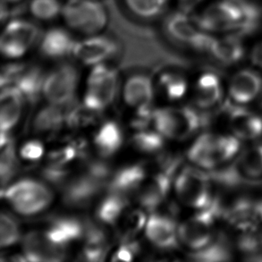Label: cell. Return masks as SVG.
I'll return each mask as SVG.
<instances>
[{"mask_svg": "<svg viewBox=\"0 0 262 262\" xmlns=\"http://www.w3.org/2000/svg\"><path fill=\"white\" fill-rule=\"evenodd\" d=\"M240 150V140L233 135L205 134L188 150V158L196 167L212 170L229 162Z\"/></svg>", "mask_w": 262, "mask_h": 262, "instance_id": "1", "label": "cell"}, {"mask_svg": "<svg viewBox=\"0 0 262 262\" xmlns=\"http://www.w3.org/2000/svg\"><path fill=\"white\" fill-rule=\"evenodd\" d=\"M61 15L69 28L87 36L99 34L108 21L106 8L99 0H68Z\"/></svg>", "mask_w": 262, "mask_h": 262, "instance_id": "2", "label": "cell"}, {"mask_svg": "<svg viewBox=\"0 0 262 262\" xmlns=\"http://www.w3.org/2000/svg\"><path fill=\"white\" fill-rule=\"evenodd\" d=\"M2 197L13 209L25 216L35 215L48 208L52 193L45 184L32 179H25L2 190Z\"/></svg>", "mask_w": 262, "mask_h": 262, "instance_id": "3", "label": "cell"}, {"mask_svg": "<svg viewBox=\"0 0 262 262\" xmlns=\"http://www.w3.org/2000/svg\"><path fill=\"white\" fill-rule=\"evenodd\" d=\"M174 189L178 198L185 205L200 210L211 205V181L202 168H184L176 178Z\"/></svg>", "mask_w": 262, "mask_h": 262, "instance_id": "4", "label": "cell"}, {"mask_svg": "<svg viewBox=\"0 0 262 262\" xmlns=\"http://www.w3.org/2000/svg\"><path fill=\"white\" fill-rule=\"evenodd\" d=\"M110 177V168L106 164H91L83 174L75 177L67 184L64 201L71 206L86 205L108 184Z\"/></svg>", "mask_w": 262, "mask_h": 262, "instance_id": "5", "label": "cell"}, {"mask_svg": "<svg viewBox=\"0 0 262 262\" xmlns=\"http://www.w3.org/2000/svg\"><path fill=\"white\" fill-rule=\"evenodd\" d=\"M164 28L167 36L176 42L202 51L209 50L214 38L201 27L197 17L182 10L169 14L165 20Z\"/></svg>", "mask_w": 262, "mask_h": 262, "instance_id": "6", "label": "cell"}, {"mask_svg": "<svg viewBox=\"0 0 262 262\" xmlns=\"http://www.w3.org/2000/svg\"><path fill=\"white\" fill-rule=\"evenodd\" d=\"M153 124L164 137L182 141L198 130L201 118L190 107L163 108L155 111Z\"/></svg>", "mask_w": 262, "mask_h": 262, "instance_id": "7", "label": "cell"}, {"mask_svg": "<svg viewBox=\"0 0 262 262\" xmlns=\"http://www.w3.org/2000/svg\"><path fill=\"white\" fill-rule=\"evenodd\" d=\"M39 36L40 30L35 24L23 18H14L7 21L0 38L1 53L9 59L24 57Z\"/></svg>", "mask_w": 262, "mask_h": 262, "instance_id": "8", "label": "cell"}, {"mask_svg": "<svg viewBox=\"0 0 262 262\" xmlns=\"http://www.w3.org/2000/svg\"><path fill=\"white\" fill-rule=\"evenodd\" d=\"M118 75L114 68L106 64L93 67L88 78V90L84 97V106L95 112L106 108L115 99Z\"/></svg>", "mask_w": 262, "mask_h": 262, "instance_id": "9", "label": "cell"}, {"mask_svg": "<svg viewBox=\"0 0 262 262\" xmlns=\"http://www.w3.org/2000/svg\"><path fill=\"white\" fill-rule=\"evenodd\" d=\"M240 4L233 0H221L209 5L197 17L207 32H234L241 20Z\"/></svg>", "mask_w": 262, "mask_h": 262, "instance_id": "10", "label": "cell"}, {"mask_svg": "<svg viewBox=\"0 0 262 262\" xmlns=\"http://www.w3.org/2000/svg\"><path fill=\"white\" fill-rule=\"evenodd\" d=\"M77 82L76 68L72 64H62L46 75L43 95L50 104L63 106L73 100Z\"/></svg>", "mask_w": 262, "mask_h": 262, "instance_id": "11", "label": "cell"}, {"mask_svg": "<svg viewBox=\"0 0 262 262\" xmlns=\"http://www.w3.org/2000/svg\"><path fill=\"white\" fill-rule=\"evenodd\" d=\"M213 217L211 210L201 209L178 227V237L188 248L198 252L209 246L213 238Z\"/></svg>", "mask_w": 262, "mask_h": 262, "instance_id": "12", "label": "cell"}, {"mask_svg": "<svg viewBox=\"0 0 262 262\" xmlns=\"http://www.w3.org/2000/svg\"><path fill=\"white\" fill-rule=\"evenodd\" d=\"M118 45L107 36H88L85 39L76 41L73 55L86 66L101 64L117 54Z\"/></svg>", "mask_w": 262, "mask_h": 262, "instance_id": "13", "label": "cell"}, {"mask_svg": "<svg viewBox=\"0 0 262 262\" xmlns=\"http://www.w3.org/2000/svg\"><path fill=\"white\" fill-rule=\"evenodd\" d=\"M25 259L32 262H57L64 259V248L55 245L47 237L45 232L26 234L24 243Z\"/></svg>", "mask_w": 262, "mask_h": 262, "instance_id": "14", "label": "cell"}, {"mask_svg": "<svg viewBox=\"0 0 262 262\" xmlns=\"http://www.w3.org/2000/svg\"><path fill=\"white\" fill-rule=\"evenodd\" d=\"M174 174L161 170L150 178L146 177L138 191L137 198L141 205L149 211H152L164 202L170 190L172 177Z\"/></svg>", "mask_w": 262, "mask_h": 262, "instance_id": "15", "label": "cell"}, {"mask_svg": "<svg viewBox=\"0 0 262 262\" xmlns=\"http://www.w3.org/2000/svg\"><path fill=\"white\" fill-rule=\"evenodd\" d=\"M262 91V79L255 71L245 69L231 78L228 92L234 102L245 105L258 98Z\"/></svg>", "mask_w": 262, "mask_h": 262, "instance_id": "16", "label": "cell"}, {"mask_svg": "<svg viewBox=\"0 0 262 262\" xmlns=\"http://www.w3.org/2000/svg\"><path fill=\"white\" fill-rule=\"evenodd\" d=\"M147 237L159 248H174L179 240L178 227L171 217L160 214H152L147 220Z\"/></svg>", "mask_w": 262, "mask_h": 262, "instance_id": "17", "label": "cell"}, {"mask_svg": "<svg viewBox=\"0 0 262 262\" xmlns=\"http://www.w3.org/2000/svg\"><path fill=\"white\" fill-rule=\"evenodd\" d=\"M75 43L76 40L68 30L54 27L43 34L39 50L44 57L53 59L63 58L73 55Z\"/></svg>", "mask_w": 262, "mask_h": 262, "instance_id": "18", "label": "cell"}, {"mask_svg": "<svg viewBox=\"0 0 262 262\" xmlns=\"http://www.w3.org/2000/svg\"><path fill=\"white\" fill-rule=\"evenodd\" d=\"M25 97L16 86H6L0 95V126L1 131H10L21 116Z\"/></svg>", "mask_w": 262, "mask_h": 262, "instance_id": "19", "label": "cell"}, {"mask_svg": "<svg viewBox=\"0 0 262 262\" xmlns=\"http://www.w3.org/2000/svg\"><path fill=\"white\" fill-rule=\"evenodd\" d=\"M87 225L77 219L62 217L54 220L46 231L47 237L55 245L66 248L72 242L84 237Z\"/></svg>", "mask_w": 262, "mask_h": 262, "instance_id": "20", "label": "cell"}, {"mask_svg": "<svg viewBox=\"0 0 262 262\" xmlns=\"http://www.w3.org/2000/svg\"><path fill=\"white\" fill-rule=\"evenodd\" d=\"M208 51L212 54L216 60L223 64H235L241 60L245 55L243 37L230 32V34L220 38H213Z\"/></svg>", "mask_w": 262, "mask_h": 262, "instance_id": "21", "label": "cell"}, {"mask_svg": "<svg viewBox=\"0 0 262 262\" xmlns=\"http://www.w3.org/2000/svg\"><path fill=\"white\" fill-rule=\"evenodd\" d=\"M231 135L240 141H252L262 135V118L257 114L239 110L229 117Z\"/></svg>", "mask_w": 262, "mask_h": 262, "instance_id": "22", "label": "cell"}, {"mask_svg": "<svg viewBox=\"0 0 262 262\" xmlns=\"http://www.w3.org/2000/svg\"><path fill=\"white\" fill-rule=\"evenodd\" d=\"M147 174L144 167L140 165H133L117 172L107 184L110 193L125 196L129 193H136L145 180Z\"/></svg>", "mask_w": 262, "mask_h": 262, "instance_id": "23", "label": "cell"}, {"mask_svg": "<svg viewBox=\"0 0 262 262\" xmlns=\"http://www.w3.org/2000/svg\"><path fill=\"white\" fill-rule=\"evenodd\" d=\"M124 99L129 106L140 107L149 105L153 98L152 83L145 75H135L124 86Z\"/></svg>", "mask_w": 262, "mask_h": 262, "instance_id": "24", "label": "cell"}, {"mask_svg": "<svg viewBox=\"0 0 262 262\" xmlns=\"http://www.w3.org/2000/svg\"><path fill=\"white\" fill-rule=\"evenodd\" d=\"M222 97V84L216 75L207 73L199 78L196 83L195 102L202 108H209L216 105Z\"/></svg>", "mask_w": 262, "mask_h": 262, "instance_id": "25", "label": "cell"}, {"mask_svg": "<svg viewBox=\"0 0 262 262\" xmlns=\"http://www.w3.org/2000/svg\"><path fill=\"white\" fill-rule=\"evenodd\" d=\"M46 75L39 68H27L14 83L21 91L25 99L34 102L43 94Z\"/></svg>", "mask_w": 262, "mask_h": 262, "instance_id": "26", "label": "cell"}, {"mask_svg": "<svg viewBox=\"0 0 262 262\" xmlns=\"http://www.w3.org/2000/svg\"><path fill=\"white\" fill-rule=\"evenodd\" d=\"M85 244L82 251L84 259L89 261H102L107 253L106 234L98 227L87 225Z\"/></svg>", "mask_w": 262, "mask_h": 262, "instance_id": "27", "label": "cell"}, {"mask_svg": "<svg viewBox=\"0 0 262 262\" xmlns=\"http://www.w3.org/2000/svg\"><path fill=\"white\" fill-rule=\"evenodd\" d=\"M123 142L120 128L116 123L108 122L101 126L95 136V144L104 156L117 151Z\"/></svg>", "mask_w": 262, "mask_h": 262, "instance_id": "28", "label": "cell"}, {"mask_svg": "<svg viewBox=\"0 0 262 262\" xmlns=\"http://www.w3.org/2000/svg\"><path fill=\"white\" fill-rule=\"evenodd\" d=\"M127 201L124 195L110 193L104 199L97 210V216L100 221L107 225H117L118 220L125 212Z\"/></svg>", "mask_w": 262, "mask_h": 262, "instance_id": "29", "label": "cell"}, {"mask_svg": "<svg viewBox=\"0 0 262 262\" xmlns=\"http://www.w3.org/2000/svg\"><path fill=\"white\" fill-rule=\"evenodd\" d=\"M242 16L236 31L234 33L245 37L255 32L262 21V10L257 4L250 0H240Z\"/></svg>", "mask_w": 262, "mask_h": 262, "instance_id": "30", "label": "cell"}, {"mask_svg": "<svg viewBox=\"0 0 262 262\" xmlns=\"http://www.w3.org/2000/svg\"><path fill=\"white\" fill-rule=\"evenodd\" d=\"M0 149V177L2 187L4 188L13 177L16 166L14 142L8 135V132L1 131Z\"/></svg>", "mask_w": 262, "mask_h": 262, "instance_id": "31", "label": "cell"}, {"mask_svg": "<svg viewBox=\"0 0 262 262\" xmlns=\"http://www.w3.org/2000/svg\"><path fill=\"white\" fill-rule=\"evenodd\" d=\"M66 122L64 105L58 106L51 104L43 108L36 117L35 129L41 133L57 131Z\"/></svg>", "mask_w": 262, "mask_h": 262, "instance_id": "32", "label": "cell"}, {"mask_svg": "<svg viewBox=\"0 0 262 262\" xmlns=\"http://www.w3.org/2000/svg\"><path fill=\"white\" fill-rule=\"evenodd\" d=\"M124 2L136 17L152 20L163 13L168 0H124Z\"/></svg>", "mask_w": 262, "mask_h": 262, "instance_id": "33", "label": "cell"}, {"mask_svg": "<svg viewBox=\"0 0 262 262\" xmlns=\"http://www.w3.org/2000/svg\"><path fill=\"white\" fill-rule=\"evenodd\" d=\"M147 220L145 213L142 210H133L127 214L124 213L117 223L122 241L133 240L135 235L145 228Z\"/></svg>", "mask_w": 262, "mask_h": 262, "instance_id": "34", "label": "cell"}, {"mask_svg": "<svg viewBox=\"0 0 262 262\" xmlns=\"http://www.w3.org/2000/svg\"><path fill=\"white\" fill-rule=\"evenodd\" d=\"M238 169L245 177H262V144L252 146L242 154L238 160Z\"/></svg>", "mask_w": 262, "mask_h": 262, "instance_id": "35", "label": "cell"}, {"mask_svg": "<svg viewBox=\"0 0 262 262\" xmlns=\"http://www.w3.org/2000/svg\"><path fill=\"white\" fill-rule=\"evenodd\" d=\"M63 6L60 0H31L29 11L38 20L53 21L62 14Z\"/></svg>", "mask_w": 262, "mask_h": 262, "instance_id": "36", "label": "cell"}, {"mask_svg": "<svg viewBox=\"0 0 262 262\" xmlns=\"http://www.w3.org/2000/svg\"><path fill=\"white\" fill-rule=\"evenodd\" d=\"M133 142L137 149L144 152H156L164 146V136L160 132L141 130L134 136Z\"/></svg>", "mask_w": 262, "mask_h": 262, "instance_id": "37", "label": "cell"}, {"mask_svg": "<svg viewBox=\"0 0 262 262\" xmlns=\"http://www.w3.org/2000/svg\"><path fill=\"white\" fill-rule=\"evenodd\" d=\"M20 239V230L16 222L9 215L2 213L0 216V245L8 247Z\"/></svg>", "mask_w": 262, "mask_h": 262, "instance_id": "38", "label": "cell"}, {"mask_svg": "<svg viewBox=\"0 0 262 262\" xmlns=\"http://www.w3.org/2000/svg\"><path fill=\"white\" fill-rule=\"evenodd\" d=\"M160 84L166 90L169 99H181L185 94L187 90V83L180 75L167 73L161 75Z\"/></svg>", "mask_w": 262, "mask_h": 262, "instance_id": "39", "label": "cell"}, {"mask_svg": "<svg viewBox=\"0 0 262 262\" xmlns=\"http://www.w3.org/2000/svg\"><path fill=\"white\" fill-rule=\"evenodd\" d=\"M80 149L77 145H68L56 149L50 153L49 156V163L55 166H68L73 160L78 157Z\"/></svg>", "mask_w": 262, "mask_h": 262, "instance_id": "40", "label": "cell"}, {"mask_svg": "<svg viewBox=\"0 0 262 262\" xmlns=\"http://www.w3.org/2000/svg\"><path fill=\"white\" fill-rule=\"evenodd\" d=\"M27 67L24 64H8L2 68L1 77H0V83L1 87L4 88L6 86L14 84L20 77V75L24 73Z\"/></svg>", "mask_w": 262, "mask_h": 262, "instance_id": "41", "label": "cell"}, {"mask_svg": "<svg viewBox=\"0 0 262 262\" xmlns=\"http://www.w3.org/2000/svg\"><path fill=\"white\" fill-rule=\"evenodd\" d=\"M139 246L134 240L123 241L120 247L114 253L112 259L115 261H131L137 254Z\"/></svg>", "mask_w": 262, "mask_h": 262, "instance_id": "42", "label": "cell"}, {"mask_svg": "<svg viewBox=\"0 0 262 262\" xmlns=\"http://www.w3.org/2000/svg\"><path fill=\"white\" fill-rule=\"evenodd\" d=\"M44 154V147L41 142L38 141H31L26 142L21 147L20 150V155L24 160L35 161L43 156Z\"/></svg>", "mask_w": 262, "mask_h": 262, "instance_id": "43", "label": "cell"}, {"mask_svg": "<svg viewBox=\"0 0 262 262\" xmlns=\"http://www.w3.org/2000/svg\"><path fill=\"white\" fill-rule=\"evenodd\" d=\"M203 1L204 0H177V3L180 10L191 14V11L194 10L195 8Z\"/></svg>", "mask_w": 262, "mask_h": 262, "instance_id": "44", "label": "cell"}, {"mask_svg": "<svg viewBox=\"0 0 262 262\" xmlns=\"http://www.w3.org/2000/svg\"><path fill=\"white\" fill-rule=\"evenodd\" d=\"M251 59L255 66L262 68V41L253 48L251 54Z\"/></svg>", "mask_w": 262, "mask_h": 262, "instance_id": "45", "label": "cell"}, {"mask_svg": "<svg viewBox=\"0 0 262 262\" xmlns=\"http://www.w3.org/2000/svg\"><path fill=\"white\" fill-rule=\"evenodd\" d=\"M3 2H6L7 4H17L19 2H21V0H2Z\"/></svg>", "mask_w": 262, "mask_h": 262, "instance_id": "46", "label": "cell"}, {"mask_svg": "<svg viewBox=\"0 0 262 262\" xmlns=\"http://www.w3.org/2000/svg\"><path fill=\"white\" fill-rule=\"evenodd\" d=\"M233 1H236V2H238V1H240V0H233Z\"/></svg>", "mask_w": 262, "mask_h": 262, "instance_id": "47", "label": "cell"}]
</instances>
